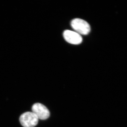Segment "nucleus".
Listing matches in <instances>:
<instances>
[{
    "mask_svg": "<svg viewBox=\"0 0 127 127\" xmlns=\"http://www.w3.org/2000/svg\"><path fill=\"white\" fill-rule=\"evenodd\" d=\"M71 26L79 34L87 35L91 31V27L87 22L80 18H75L71 22Z\"/></svg>",
    "mask_w": 127,
    "mask_h": 127,
    "instance_id": "f257e3e1",
    "label": "nucleus"
},
{
    "mask_svg": "<svg viewBox=\"0 0 127 127\" xmlns=\"http://www.w3.org/2000/svg\"><path fill=\"white\" fill-rule=\"evenodd\" d=\"M63 36L67 42L73 45H78L82 41V38L80 34L72 31H65L63 32Z\"/></svg>",
    "mask_w": 127,
    "mask_h": 127,
    "instance_id": "20e7f679",
    "label": "nucleus"
},
{
    "mask_svg": "<svg viewBox=\"0 0 127 127\" xmlns=\"http://www.w3.org/2000/svg\"><path fill=\"white\" fill-rule=\"evenodd\" d=\"M32 111L38 119L41 120H46L50 116V111L47 108L39 103L33 104L32 107Z\"/></svg>",
    "mask_w": 127,
    "mask_h": 127,
    "instance_id": "7ed1b4c3",
    "label": "nucleus"
},
{
    "mask_svg": "<svg viewBox=\"0 0 127 127\" xmlns=\"http://www.w3.org/2000/svg\"><path fill=\"white\" fill-rule=\"evenodd\" d=\"M20 121L24 127H34L38 124L39 119L32 112H28L21 115Z\"/></svg>",
    "mask_w": 127,
    "mask_h": 127,
    "instance_id": "f03ea898",
    "label": "nucleus"
}]
</instances>
